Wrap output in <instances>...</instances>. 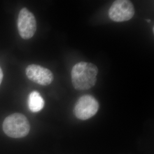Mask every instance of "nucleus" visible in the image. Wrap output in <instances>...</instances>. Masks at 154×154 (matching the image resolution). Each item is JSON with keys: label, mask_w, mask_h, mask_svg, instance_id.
<instances>
[{"label": "nucleus", "mask_w": 154, "mask_h": 154, "mask_svg": "<svg viewBox=\"0 0 154 154\" xmlns=\"http://www.w3.org/2000/svg\"><path fill=\"white\" fill-rule=\"evenodd\" d=\"M98 69L93 63L81 62L73 66L72 70V86L77 90H88L94 87L97 80Z\"/></svg>", "instance_id": "obj_1"}, {"label": "nucleus", "mask_w": 154, "mask_h": 154, "mask_svg": "<svg viewBox=\"0 0 154 154\" xmlns=\"http://www.w3.org/2000/svg\"><path fill=\"white\" fill-rule=\"evenodd\" d=\"M3 130L11 138L26 137L30 131V124L27 118L21 113H14L7 116L3 123Z\"/></svg>", "instance_id": "obj_2"}, {"label": "nucleus", "mask_w": 154, "mask_h": 154, "mask_svg": "<svg viewBox=\"0 0 154 154\" xmlns=\"http://www.w3.org/2000/svg\"><path fill=\"white\" fill-rule=\"evenodd\" d=\"M99 109V103L91 95H83L77 100L74 112L75 116L81 120H87L95 116Z\"/></svg>", "instance_id": "obj_3"}, {"label": "nucleus", "mask_w": 154, "mask_h": 154, "mask_svg": "<svg viewBox=\"0 0 154 154\" xmlns=\"http://www.w3.org/2000/svg\"><path fill=\"white\" fill-rule=\"evenodd\" d=\"M135 14L134 7L128 0L115 1L109 11L110 19L116 22H124L131 19Z\"/></svg>", "instance_id": "obj_4"}, {"label": "nucleus", "mask_w": 154, "mask_h": 154, "mask_svg": "<svg viewBox=\"0 0 154 154\" xmlns=\"http://www.w3.org/2000/svg\"><path fill=\"white\" fill-rule=\"evenodd\" d=\"M18 32L24 39H29L33 37L37 30L35 18L32 12L27 8H23L20 11L17 20Z\"/></svg>", "instance_id": "obj_5"}, {"label": "nucleus", "mask_w": 154, "mask_h": 154, "mask_svg": "<svg viewBox=\"0 0 154 154\" xmlns=\"http://www.w3.org/2000/svg\"><path fill=\"white\" fill-rule=\"evenodd\" d=\"M28 78L40 85L47 86L53 81L54 75L48 69L37 65H30L26 69Z\"/></svg>", "instance_id": "obj_6"}, {"label": "nucleus", "mask_w": 154, "mask_h": 154, "mask_svg": "<svg viewBox=\"0 0 154 154\" xmlns=\"http://www.w3.org/2000/svg\"><path fill=\"white\" fill-rule=\"evenodd\" d=\"M45 105V101L38 91H34L30 94L28 98V106L33 112H37L42 110Z\"/></svg>", "instance_id": "obj_7"}, {"label": "nucleus", "mask_w": 154, "mask_h": 154, "mask_svg": "<svg viewBox=\"0 0 154 154\" xmlns=\"http://www.w3.org/2000/svg\"><path fill=\"white\" fill-rule=\"evenodd\" d=\"M2 79H3V72H2L1 68L0 67V85L2 82Z\"/></svg>", "instance_id": "obj_8"}, {"label": "nucleus", "mask_w": 154, "mask_h": 154, "mask_svg": "<svg viewBox=\"0 0 154 154\" xmlns=\"http://www.w3.org/2000/svg\"><path fill=\"white\" fill-rule=\"evenodd\" d=\"M147 21L149 22H151V20H147Z\"/></svg>", "instance_id": "obj_9"}]
</instances>
